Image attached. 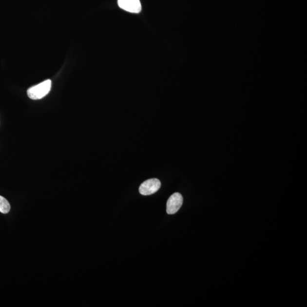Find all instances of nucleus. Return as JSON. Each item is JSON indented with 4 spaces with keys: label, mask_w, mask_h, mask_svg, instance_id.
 <instances>
[{
    "label": "nucleus",
    "mask_w": 307,
    "mask_h": 307,
    "mask_svg": "<svg viewBox=\"0 0 307 307\" xmlns=\"http://www.w3.org/2000/svg\"><path fill=\"white\" fill-rule=\"evenodd\" d=\"M52 82L49 79L42 82L28 89L27 91L28 97L32 100H39L49 93Z\"/></svg>",
    "instance_id": "f257e3e1"
},
{
    "label": "nucleus",
    "mask_w": 307,
    "mask_h": 307,
    "mask_svg": "<svg viewBox=\"0 0 307 307\" xmlns=\"http://www.w3.org/2000/svg\"><path fill=\"white\" fill-rule=\"evenodd\" d=\"M161 183L158 179L153 178L147 180L141 184L139 188V192L142 195H150L158 191Z\"/></svg>",
    "instance_id": "f03ea898"
},
{
    "label": "nucleus",
    "mask_w": 307,
    "mask_h": 307,
    "mask_svg": "<svg viewBox=\"0 0 307 307\" xmlns=\"http://www.w3.org/2000/svg\"><path fill=\"white\" fill-rule=\"evenodd\" d=\"M183 202V198L179 193H174L169 197L167 202V213L169 214H175L180 210Z\"/></svg>",
    "instance_id": "7ed1b4c3"
},
{
    "label": "nucleus",
    "mask_w": 307,
    "mask_h": 307,
    "mask_svg": "<svg viewBox=\"0 0 307 307\" xmlns=\"http://www.w3.org/2000/svg\"><path fill=\"white\" fill-rule=\"evenodd\" d=\"M119 8L132 13L141 12L142 6L139 0H118Z\"/></svg>",
    "instance_id": "20e7f679"
},
{
    "label": "nucleus",
    "mask_w": 307,
    "mask_h": 307,
    "mask_svg": "<svg viewBox=\"0 0 307 307\" xmlns=\"http://www.w3.org/2000/svg\"><path fill=\"white\" fill-rule=\"evenodd\" d=\"M10 210V204L5 197L0 196V212L6 214Z\"/></svg>",
    "instance_id": "39448f33"
}]
</instances>
